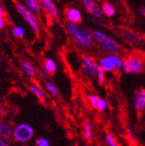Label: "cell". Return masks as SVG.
Listing matches in <instances>:
<instances>
[{"label": "cell", "instance_id": "1", "mask_svg": "<svg viewBox=\"0 0 145 146\" xmlns=\"http://www.w3.org/2000/svg\"><path fill=\"white\" fill-rule=\"evenodd\" d=\"M67 28L70 34L82 47H90L93 45V38L91 34L85 31L80 26L76 23H70Z\"/></svg>", "mask_w": 145, "mask_h": 146}, {"label": "cell", "instance_id": "2", "mask_svg": "<svg viewBox=\"0 0 145 146\" xmlns=\"http://www.w3.org/2000/svg\"><path fill=\"white\" fill-rule=\"evenodd\" d=\"M93 36L95 38V40L99 43V45L105 51H107V52L112 54H116L119 52V44L115 40H113L111 36H107L106 34L99 31H93Z\"/></svg>", "mask_w": 145, "mask_h": 146}, {"label": "cell", "instance_id": "3", "mask_svg": "<svg viewBox=\"0 0 145 146\" xmlns=\"http://www.w3.org/2000/svg\"><path fill=\"white\" fill-rule=\"evenodd\" d=\"M33 128L28 124H21L17 126L13 132L14 138L19 142H27L30 139L33 135Z\"/></svg>", "mask_w": 145, "mask_h": 146}, {"label": "cell", "instance_id": "4", "mask_svg": "<svg viewBox=\"0 0 145 146\" xmlns=\"http://www.w3.org/2000/svg\"><path fill=\"white\" fill-rule=\"evenodd\" d=\"M122 67L126 73H140L142 70V62L137 56H131L123 62Z\"/></svg>", "mask_w": 145, "mask_h": 146}, {"label": "cell", "instance_id": "5", "mask_svg": "<svg viewBox=\"0 0 145 146\" xmlns=\"http://www.w3.org/2000/svg\"><path fill=\"white\" fill-rule=\"evenodd\" d=\"M16 8L18 10V12L25 19V21H27L28 24L30 25V27L32 28V30L34 31H38L39 27H38V21H37V19L35 18L34 14L32 13H30V11L27 9L26 6H24L23 4H21V3L16 4Z\"/></svg>", "mask_w": 145, "mask_h": 146}, {"label": "cell", "instance_id": "6", "mask_svg": "<svg viewBox=\"0 0 145 146\" xmlns=\"http://www.w3.org/2000/svg\"><path fill=\"white\" fill-rule=\"evenodd\" d=\"M83 3L85 8L87 9L93 16H95L96 18H101L103 16V11H101V7L93 1H91V0H84Z\"/></svg>", "mask_w": 145, "mask_h": 146}, {"label": "cell", "instance_id": "7", "mask_svg": "<svg viewBox=\"0 0 145 146\" xmlns=\"http://www.w3.org/2000/svg\"><path fill=\"white\" fill-rule=\"evenodd\" d=\"M83 66L85 71L91 77H95L96 75V64L95 63L90 57H84L83 59Z\"/></svg>", "mask_w": 145, "mask_h": 146}, {"label": "cell", "instance_id": "8", "mask_svg": "<svg viewBox=\"0 0 145 146\" xmlns=\"http://www.w3.org/2000/svg\"><path fill=\"white\" fill-rule=\"evenodd\" d=\"M134 105L138 110H143L145 107V92L138 91L134 97Z\"/></svg>", "mask_w": 145, "mask_h": 146}, {"label": "cell", "instance_id": "9", "mask_svg": "<svg viewBox=\"0 0 145 146\" xmlns=\"http://www.w3.org/2000/svg\"><path fill=\"white\" fill-rule=\"evenodd\" d=\"M13 129L5 122H0V137L4 140H8L13 136Z\"/></svg>", "mask_w": 145, "mask_h": 146}, {"label": "cell", "instance_id": "10", "mask_svg": "<svg viewBox=\"0 0 145 146\" xmlns=\"http://www.w3.org/2000/svg\"><path fill=\"white\" fill-rule=\"evenodd\" d=\"M67 16L69 20L70 21V23L77 24L78 23H80L82 20V14L76 8H70L67 12Z\"/></svg>", "mask_w": 145, "mask_h": 146}, {"label": "cell", "instance_id": "11", "mask_svg": "<svg viewBox=\"0 0 145 146\" xmlns=\"http://www.w3.org/2000/svg\"><path fill=\"white\" fill-rule=\"evenodd\" d=\"M42 5L44 6V8L46 10V12L52 16H56L58 14V9L56 5L50 0H42L41 1Z\"/></svg>", "mask_w": 145, "mask_h": 146}, {"label": "cell", "instance_id": "12", "mask_svg": "<svg viewBox=\"0 0 145 146\" xmlns=\"http://www.w3.org/2000/svg\"><path fill=\"white\" fill-rule=\"evenodd\" d=\"M25 3L28 6L27 9L30 13H39L41 12V5L37 0H26Z\"/></svg>", "mask_w": 145, "mask_h": 146}, {"label": "cell", "instance_id": "13", "mask_svg": "<svg viewBox=\"0 0 145 146\" xmlns=\"http://www.w3.org/2000/svg\"><path fill=\"white\" fill-rule=\"evenodd\" d=\"M100 67L103 70H107V71H111L115 69L114 64L112 63V62L111 61V59L109 57L103 58V59L101 61Z\"/></svg>", "mask_w": 145, "mask_h": 146}, {"label": "cell", "instance_id": "14", "mask_svg": "<svg viewBox=\"0 0 145 146\" xmlns=\"http://www.w3.org/2000/svg\"><path fill=\"white\" fill-rule=\"evenodd\" d=\"M101 11H103V13H104L107 16H112L116 13V10L114 7L110 3H107V2L103 5Z\"/></svg>", "mask_w": 145, "mask_h": 146}, {"label": "cell", "instance_id": "15", "mask_svg": "<svg viewBox=\"0 0 145 146\" xmlns=\"http://www.w3.org/2000/svg\"><path fill=\"white\" fill-rule=\"evenodd\" d=\"M45 70H46L47 73L49 74H54V73L56 71V65L55 62L52 60V59H47L45 62Z\"/></svg>", "mask_w": 145, "mask_h": 146}, {"label": "cell", "instance_id": "16", "mask_svg": "<svg viewBox=\"0 0 145 146\" xmlns=\"http://www.w3.org/2000/svg\"><path fill=\"white\" fill-rule=\"evenodd\" d=\"M23 68L24 71L26 72V74H27L28 76L32 77V76H34V75H35L36 71H35V70H34L33 66L31 65V63H30L28 62L24 61V62H23Z\"/></svg>", "mask_w": 145, "mask_h": 146}, {"label": "cell", "instance_id": "17", "mask_svg": "<svg viewBox=\"0 0 145 146\" xmlns=\"http://www.w3.org/2000/svg\"><path fill=\"white\" fill-rule=\"evenodd\" d=\"M109 58L111 59V61L112 62V63L114 64V66L115 68H118V69H120L122 67V60L120 59L119 57L118 56H116V55H111V56H109Z\"/></svg>", "mask_w": 145, "mask_h": 146}, {"label": "cell", "instance_id": "18", "mask_svg": "<svg viewBox=\"0 0 145 146\" xmlns=\"http://www.w3.org/2000/svg\"><path fill=\"white\" fill-rule=\"evenodd\" d=\"M85 137L87 138L88 140H92L93 138V132H92V127L89 121H86L85 125Z\"/></svg>", "mask_w": 145, "mask_h": 146}, {"label": "cell", "instance_id": "19", "mask_svg": "<svg viewBox=\"0 0 145 146\" xmlns=\"http://www.w3.org/2000/svg\"><path fill=\"white\" fill-rule=\"evenodd\" d=\"M30 90L31 92L35 94L36 96H38V98H44L45 97V94L43 92L39 87H38L37 86H30Z\"/></svg>", "mask_w": 145, "mask_h": 146}, {"label": "cell", "instance_id": "20", "mask_svg": "<svg viewBox=\"0 0 145 146\" xmlns=\"http://www.w3.org/2000/svg\"><path fill=\"white\" fill-rule=\"evenodd\" d=\"M96 75L98 76L99 84L103 85V81H104V72H103V70L100 66H97V68H96Z\"/></svg>", "mask_w": 145, "mask_h": 146}, {"label": "cell", "instance_id": "21", "mask_svg": "<svg viewBox=\"0 0 145 146\" xmlns=\"http://www.w3.org/2000/svg\"><path fill=\"white\" fill-rule=\"evenodd\" d=\"M13 36H17V38H23V36H24V34H25V31H24V30L23 28L16 27V28L13 29Z\"/></svg>", "mask_w": 145, "mask_h": 146}, {"label": "cell", "instance_id": "22", "mask_svg": "<svg viewBox=\"0 0 145 146\" xmlns=\"http://www.w3.org/2000/svg\"><path fill=\"white\" fill-rule=\"evenodd\" d=\"M46 88L47 90L53 94V96H57V94H58V90L56 87L52 84V83H50V82H46Z\"/></svg>", "mask_w": 145, "mask_h": 146}, {"label": "cell", "instance_id": "23", "mask_svg": "<svg viewBox=\"0 0 145 146\" xmlns=\"http://www.w3.org/2000/svg\"><path fill=\"white\" fill-rule=\"evenodd\" d=\"M96 108H98L99 111H104V110H106V108H107L106 101L104 99H103V98H99Z\"/></svg>", "mask_w": 145, "mask_h": 146}, {"label": "cell", "instance_id": "24", "mask_svg": "<svg viewBox=\"0 0 145 146\" xmlns=\"http://www.w3.org/2000/svg\"><path fill=\"white\" fill-rule=\"evenodd\" d=\"M126 36L130 39V40H132V41H134V42H137V41H139V38H138V36H137L136 34L131 32V31H127L126 33Z\"/></svg>", "mask_w": 145, "mask_h": 146}, {"label": "cell", "instance_id": "25", "mask_svg": "<svg viewBox=\"0 0 145 146\" xmlns=\"http://www.w3.org/2000/svg\"><path fill=\"white\" fill-rule=\"evenodd\" d=\"M106 142L108 143V144L110 145V146H118L117 143L115 142L114 138L111 135H106Z\"/></svg>", "mask_w": 145, "mask_h": 146}, {"label": "cell", "instance_id": "26", "mask_svg": "<svg viewBox=\"0 0 145 146\" xmlns=\"http://www.w3.org/2000/svg\"><path fill=\"white\" fill-rule=\"evenodd\" d=\"M89 101H90V103L92 104V105L93 107H96L97 105V103H98V100H99V97H97L96 96H90L88 97Z\"/></svg>", "mask_w": 145, "mask_h": 146}, {"label": "cell", "instance_id": "27", "mask_svg": "<svg viewBox=\"0 0 145 146\" xmlns=\"http://www.w3.org/2000/svg\"><path fill=\"white\" fill-rule=\"evenodd\" d=\"M38 146H49V142L46 138H40L38 140Z\"/></svg>", "mask_w": 145, "mask_h": 146}, {"label": "cell", "instance_id": "28", "mask_svg": "<svg viewBox=\"0 0 145 146\" xmlns=\"http://www.w3.org/2000/svg\"><path fill=\"white\" fill-rule=\"evenodd\" d=\"M40 73H41V75L44 77V78H47V72H46V70H45V68L44 67H41L40 68Z\"/></svg>", "mask_w": 145, "mask_h": 146}, {"label": "cell", "instance_id": "29", "mask_svg": "<svg viewBox=\"0 0 145 146\" xmlns=\"http://www.w3.org/2000/svg\"><path fill=\"white\" fill-rule=\"evenodd\" d=\"M0 146H9L8 142L6 140L2 139V138H0Z\"/></svg>", "mask_w": 145, "mask_h": 146}, {"label": "cell", "instance_id": "30", "mask_svg": "<svg viewBox=\"0 0 145 146\" xmlns=\"http://www.w3.org/2000/svg\"><path fill=\"white\" fill-rule=\"evenodd\" d=\"M4 26H5L4 20H3V18H2V17H0V29L4 28Z\"/></svg>", "mask_w": 145, "mask_h": 146}, {"label": "cell", "instance_id": "31", "mask_svg": "<svg viewBox=\"0 0 145 146\" xmlns=\"http://www.w3.org/2000/svg\"><path fill=\"white\" fill-rule=\"evenodd\" d=\"M93 21H95V23H98V24H101V20H99V19H97V18H93Z\"/></svg>", "mask_w": 145, "mask_h": 146}, {"label": "cell", "instance_id": "32", "mask_svg": "<svg viewBox=\"0 0 145 146\" xmlns=\"http://www.w3.org/2000/svg\"><path fill=\"white\" fill-rule=\"evenodd\" d=\"M140 13H141V14H143V15H144V13H145V9H144V7H142V8L140 9Z\"/></svg>", "mask_w": 145, "mask_h": 146}, {"label": "cell", "instance_id": "33", "mask_svg": "<svg viewBox=\"0 0 145 146\" xmlns=\"http://www.w3.org/2000/svg\"><path fill=\"white\" fill-rule=\"evenodd\" d=\"M3 16V10H2V6L0 5V17Z\"/></svg>", "mask_w": 145, "mask_h": 146}, {"label": "cell", "instance_id": "34", "mask_svg": "<svg viewBox=\"0 0 145 146\" xmlns=\"http://www.w3.org/2000/svg\"><path fill=\"white\" fill-rule=\"evenodd\" d=\"M1 114H2V109L0 108V116H1Z\"/></svg>", "mask_w": 145, "mask_h": 146}]
</instances>
